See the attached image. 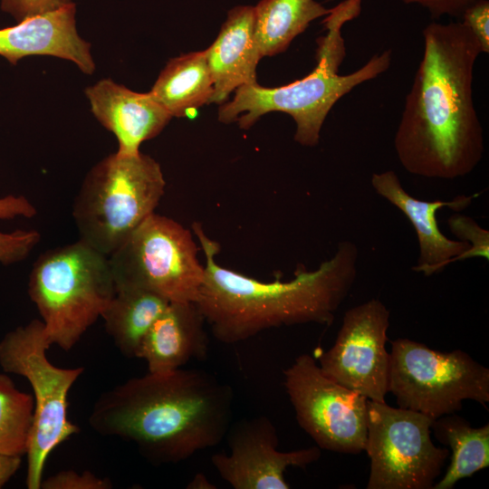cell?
<instances>
[{"instance_id":"obj_12","label":"cell","mask_w":489,"mask_h":489,"mask_svg":"<svg viewBox=\"0 0 489 489\" xmlns=\"http://www.w3.org/2000/svg\"><path fill=\"white\" fill-rule=\"evenodd\" d=\"M390 312L372 298L345 312L332 347L319 357L321 372L369 400L385 402L390 353L386 349Z\"/></svg>"},{"instance_id":"obj_32","label":"cell","mask_w":489,"mask_h":489,"mask_svg":"<svg viewBox=\"0 0 489 489\" xmlns=\"http://www.w3.org/2000/svg\"><path fill=\"white\" fill-rule=\"evenodd\" d=\"M187 488L210 489L215 488V486L206 479V477L203 474H198L188 484Z\"/></svg>"},{"instance_id":"obj_31","label":"cell","mask_w":489,"mask_h":489,"mask_svg":"<svg viewBox=\"0 0 489 489\" xmlns=\"http://www.w3.org/2000/svg\"><path fill=\"white\" fill-rule=\"evenodd\" d=\"M21 465V456L0 454V488L13 477Z\"/></svg>"},{"instance_id":"obj_3","label":"cell","mask_w":489,"mask_h":489,"mask_svg":"<svg viewBox=\"0 0 489 489\" xmlns=\"http://www.w3.org/2000/svg\"><path fill=\"white\" fill-rule=\"evenodd\" d=\"M205 256L204 280L196 303L215 338L232 344L263 331L306 323L331 325L358 273L359 250L342 241L318 268H297L292 280L262 282L227 269L216 261L217 242L201 223L192 224Z\"/></svg>"},{"instance_id":"obj_1","label":"cell","mask_w":489,"mask_h":489,"mask_svg":"<svg viewBox=\"0 0 489 489\" xmlns=\"http://www.w3.org/2000/svg\"><path fill=\"white\" fill-rule=\"evenodd\" d=\"M422 36V58L405 99L394 148L408 173L453 180L473 172L484 153L473 98L474 70L482 51L461 22L430 23Z\"/></svg>"},{"instance_id":"obj_26","label":"cell","mask_w":489,"mask_h":489,"mask_svg":"<svg viewBox=\"0 0 489 489\" xmlns=\"http://www.w3.org/2000/svg\"><path fill=\"white\" fill-rule=\"evenodd\" d=\"M112 483L109 478L100 477L90 471L77 473L73 470H62L43 479V489H110Z\"/></svg>"},{"instance_id":"obj_2","label":"cell","mask_w":489,"mask_h":489,"mask_svg":"<svg viewBox=\"0 0 489 489\" xmlns=\"http://www.w3.org/2000/svg\"><path fill=\"white\" fill-rule=\"evenodd\" d=\"M233 402L231 387L204 370L148 372L104 391L89 424L132 443L153 464H177L222 441Z\"/></svg>"},{"instance_id":"obj_11","label":"cell","mask_w":489,"mask_h":489,"mask_svg":"<svg viewBox=\"0 0 489 489\" xmlns=\"http://www.w3.org/2000/svg\"><path fill=\"white\" fill-rule=\"evenodd\" d=\"M300 427L324 450L359 454L367 439L368 398L326 377L309 354L283 370Z\"/></svg>"},{"instance_id":"obj_16","label":"cell","mask_w":489,"mask_h":489,"mask_svg":"<svg viewBox=\"0 0 489 489\" xmlns=\"http://www.w3.org/2000/svg\"><path fill=\"white\" fill-rule=\"evenodd\" d=\"M91 111L117 138L121 155L139 152L145 140L158 136L172 116L148 93L133 91L110 79L86 89Z\"/></svg>"},{"instance_id":"obj_18","label":"cell","mask_w":489,"mask_h":489,"mask_svg":"<svg viewBox=\"0 0 489 489\" xmlns=\"http://www.w3.org/2000/svg\"><path fill=\"white\" fill-rule=\"evenodd\" d=\"M213 80L209 104H222L242 85L256 82L261 55L254 38V6L229 10L215 42L205 50Z\"/></svg>"},{"instance_id":"obj_27","label":"cell","mask_w":489,"mask_h":489,"mask_svg":"<svg viewBox=\"0 0 489 489\" xmlns=\"http://www.w3.org/2000/svg\"><path fill=\"white\" fill-rule=\"evenodd\" d=\"M464 24L478 41L481 51L489 53V1L476 0L460 16Z\"/></svg>"},{"instance_id":"obj_23","label":"cell","mask_w":489,"mask_h":489,"mask_svg":"<svg viewBox=\"0 0 489 489\" xmlns=\"http://www.w3.org/2000/svg\"><path fill=\"white\" fill-rule=\"evenodd\" d=\"M34 401L0 373V454L26 455L34 424Z\"/></svg>"},{"instance_id":"obj_8","label":"cell","mask_w":489,"mask_h":489,"mask_svg":"<svg viewBox=\"0 0 489 489\" xmlns=\"http://www.w3.org/2000/svg\"><path fill=\"white\" fill-rule=\"evenodd\" d=\"M388 392L399 408L433 420L462 408L469 399L489 402V369L469 354L435 350L405 338L391 341Z\"/></svg>"},{"instance_id":"obj_15","label":"cell","mask_w":489,"mask_h":489,"mask_svg":"<svg viewBox=\"0 0 489 489\" xmlns=\"http://www.w3.org/2000/svg\"><path fill=\"white\" fill-rule=\"evenodd\" d=\"M76 5L71 3L58 10L33 16L0 29V56L11 64L30 55H51L73 62L91 74L95 64L91 44L76 30Z\"/></svg>"},{"instance_id":"obj_14","label":"cell","mask_w":489,"mask_h":489,"mask_svg":"<svg viewBox=\"0 0 489 489\" xmlns=\"http://www.w3.org/2000/svg\"><path fill=\"white\" fill-rule=\"evenodd\" d=\"M370 182L376 193L400 210L416 231L419 251L413 271L430 276L440 273L451 263L466 260L470 244L446 236L438 227L436 211L444 207L463 211L477 194L459 195L449 201L417 199L404 189L394 170L374 173Z\"/></svg>"},{"instance_id":"obj_21","label":"cell","mask_w":489,"mask_h":489,"mask_svg":"<svg viewBox=\"0 0 489 489\" xmlns=\"http://www.w3.org/2000/svg\"><path fill=\"white\" fill-rule=\"evenodd\" d=\"M330 12L316 0H261L254 6V38L261 57L284 52L312 21Z\"/></svg>"},{"instance_id":"obj_24","label":"cell","mask_w":489,"mask_h":489,"mask_svg":"<svg viewBox=\"0 0 489 489\" xmlns=\"http://www.w3.org/2000/svg\"><path fill=\"white\" fill-rule=\"evenodd\" d=\"M447 225L457 240L470 244L471 248L466 254V260L473 257L489 260V231L487 229L479 225L472 217L459 212L448 218Z\"/></svg>"},{"instance_id":"obj_22","label":"cell","mask_w":489,"mask_h":489,"mask_svg":"<svg viewBox=\"0 0 489 489\" xmlns=\"http://www.w3.org/2000/svg\"><path fill=\"white\" fill-rule=\"evenodd\" d=\"M436 439L451 449V461L445 475L432 489H451L461 479L489 465V425L473 427L453 413L433 420Z\"/></svg>"},{"instance_id":"obj_17","label":"cell","mask_w":489,"mask_h":489,"mask_svg":"<svg viewBox=\"0 0 489 489\" xmlns=\"http://www.w3.org/2000/svg\"><path fill=\"white\" fill-rule=\"evenodd\" d=\"M206 320L196 302H169L146 333L137 358L149 372H167L193 360H202L208 351Z\"/></svg>"},{"instance_id":"obj_25","label":"cell","mask_w":489,"mask_h":489,"mask_svg":"<svg viewBox=\"0 0 489 489\" xmlns=\"http://www.w3.org/2000/svg\"><path fill=\"white\" fill-rule=\"evenodd\" d=\"M40 239L36 230L0 232V263L7 265L25 259Z\"/></svg>"},{"instance_id":"obj_10","label":"cell","mask_w":489,"mask_h":489,"mask_svg":"<svg viewBox=\"0 0 489 489\" xmlns=\"http://www.w3.org/2000/svg\"><path fill=\"white\" fill-rule=\"evenodd\" d=\"M432 422L420 412L368 400L367 489L433 488L449 450L433 443Z\"/></svg>"},{"instance_id":"obj_20","label":"cell","mask_w":489,"mask_h":489,"mask_svg":"<svg viewBox=\"0 0 489 489\" xmlns=\"http://www.w3.org/2000/svg\"><path fill=\"white\" fill-rule=\"evenodd\" d=\"M168 303L147 290L119 287L101 318L120 353L137 358L146 333Z\"/></svg>"},{"instance_id":"obj_5","label":"cell","mask_w":489,"mask_h":489,"mask_svg":"<svg viewBox=\"0 0 489 489\" xmlns=\"http://www.w3.org/2000/svg\"><path fill=\"white\" fill-rule=\"evenodd\" d=\"M115 292L109 256L81 240L39 256L28 283L50 345L66 351L101 317Z\"/></svg>"},{"instance_id":"obj_29","label":"cell","mask_w":489,"mask_h":489,"mask_svg":"<svg viewBox=\"0 0 489 489\" xmlns=\"http://www.w3.org/2000/svg\"><path fill=\"white\" fill-rule=\"evenodd\" d=\"M405 5H417L426 9L432 17L444 15L458 17L476 0H399Z\"/></svg>"},{"instance_id":"obj_7","label":"cell","mask_w":489,"mask_h":489,"mask_svg":"<svg viewBox=\"0 0 489 489\" xmlns=\"http://www.w3.org/2000/svg\"><path fill=\"white\" fill-rule=\"evenodd\" d=\"M50 347L43 323L37 319L16 327L0 340V367L5 373L26 379L34 392V424L25 455L28 489L41 488L52 451L79 432L67 416L68 395L84 368L54 366L46 355Z\"/></svg>"},{"instance_id":"obj_4","label":"cell","mask_w":489,"mask_h":489,"mask_svg":"<svg viewBox=\"0 0 489 489\" xmlns=\"http://www.w3.org/2000/svg\"><path fill=\"white\" fill-rule=\"evenodd\" d=\"M361 5L362 0H343L324 16L326 34L317 40V64L312 72L280 87H263L257 82L240 86L230 101L220 104L219 121H236L241 129H247L266 113L283 112L295 122L294 140L302 146H316L322 125L335 103L391 65L392 51L388 49L374 54L358 70L339 74L346 56L342 28L360 14Z\"/></svg>"},{"instance_id":"obj_28","label":"cell","mask_w":489,"mask_h":489,"mask_svg":"<svg viewBox=\"0 0 489 489\" xmlns=\"http://www.w3.org/2000/svg\"><path fill=\"white\" fill-rule=\"evenodd\" d=\"M71 3L72 0H0V7L18 23L58 10Z\"/></svg>"},{"instance_id":"obj_19","label":"cell","mask_w":489,"mask_h":489,"mask_svg":"<svg viewBox=\"0 0 489 489\" xmlns=\"http://www.w3.org/2000/svg\"><path fill=\"white\" fill-rule=\"evenodd\" d=\"M172 117H194L209 104L213 80L205 51L171 59L149 92Z\"/></svg>"},{"instance_id":"obj_13","label":"cell","mask_w":489,"mask_h":489,"mask_svg":"<svg viewBox=\"0 0 489 489\" xmlns=\"http://www.w3.org/2000/svg\"><path fill=\"white\" fill-rule=\"evenodd\" d=\"M229 453L211 457L223 480L235 489H288V467L304 468L321 456L318 446L279 451L276 428L265 417L244 419L227 433Z\"/></svg>"},{"instance_id":"obj_30","label":"cell","mask_w":489,"mask_h":489,"mask_svg":"<svg viewBox=\"0 0 489 489\" xmlns=\"http://www.w3.org/2000/svg\"><path fill=\"white\" fill-rule=\"evenodd\" d=\"M34 207L24 197L5 196L0 198V219H10L15 216L32 217Z\"/></svg>"},{"instance_id":"obj_6","label":"cell","mask_w":489,"mask_h":489,"mask_svg":"<svg viewBox=\"0 0 489 489\" xmlns=\"http://www.w3.org/2000/svg\"><path fill=\"white\" fill-rule=\"evenodd\" d=\"M165 187L151 157L140 151L106 157L87 174L73 202L80 240L110 256L155 212Z\"/></svg>"},{"instance_id":"obj_9","label":"cell","mask_w":489,"mask_h":489,"mask_svg":"<svg viewBox=\"0 0 489 489\" xmlns=\"http://www.w3.org/2000/svg\"><path fill=\"white\" fill-rule=\"evenodd\" d=\"M198 250L190 230L154 212L109 256L116 288L147 290L169 302H196L204 280Z\"/></svg>"}]
</instances>
